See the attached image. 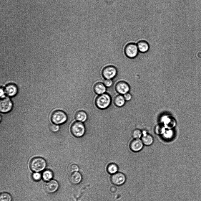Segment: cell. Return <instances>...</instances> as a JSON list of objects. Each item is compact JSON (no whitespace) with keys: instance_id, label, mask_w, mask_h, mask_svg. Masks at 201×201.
<instances>
[{"instance_id":"cell-19","label":"cell","mask_w":201,"mask_h":201,"mask_svg":"<svg viewBox=\"0 0 201 201\" xmlns=\"http://www.w3.org/2000/svg\"><path fill=\"white\" fill-rule=\"evenodd\" d=\"M118 169L117 165L114 163L109 164L107 167V171L110 174H113L116 173Z\"/></svg>"},{"instance_id":"cell-23","label":"cell","mask_w":201,"mask_h":201,"mask_svg":"<svg viewBox=\"0 0 201 201\" xmlns=\"http://www.w3.org/2000/svg\"><path fill=\"white\" fill-rule=\"evenodd\" d=\"M79 169L78 166L76 164H71L68 168L69 171L71 173L78 172Z\"/></svg>"},{"instance_id":"cell-9","label":"cell","mask_w":201,"mask_h":201,"mask_svg":"<svg viewBox=\"0 0 201 201\" xmlns=\"http://www.w3.org/2000/svg\"><path fill=\"white\" fill-rule=\"evenodd\" d=\"M144 146L141 139H133L129 142V147L132 151L137 152L142 150Z\"/></svg>"},{"instance_id":"cell-6","label":"cell","mask_w":201,"mask_h":201,"mask_svg":"<svg viewBox=\"0 0 201 201\" xmlns=\"http://www.w3.org/2000/svg\"><path fill=\"white\" fill-rule=\"evenodd\" d=\"M117 74L116 68L112 65L105 67L102 71V75L105 79H112L116 76Z\"/></svg>"},{"instance_id":"cell-2","label":"cell","mask_w":201,"mask_h":201,"mask_svg":"<svg viewBox=\"0 0 201 201\" xmlns=\"http://www.w3.org/2000/svg\"><path fill=\"white\" fill-rule=\"evenodd\" d=\"M112 98L110 95L107 93H104L97 96L95 100L96 106L100 109H105L110 105Z\"/></svg>"},{"instance_id":"cell-11","label":"cell","mask_w":201,"mask_h":201,"mask_svg":"<svg viewBox=\"0 0 201 201\" xmlns=\"http://www.w3.org/2000/svg\"><path fill=\"white\" fill-rule=\"evenodd\" d=\"M59 187V184L56 180L51 179L46 183L44 188L45 191L48 193H52L55 192Z\"/></svg>"},{"instance_id":"cell-7","label":"cell","mask_w":201,"mask_h":201,"mask_svg":"<svg viewBox=\"0 0 201 201\" xmlns=\"http://www.w3.org/2000/svg\"><path fill=\"white\" fill-rule=\"evenodd\" d=\"M115 88L116 92L123 95L130 92V86L129 84L124 81H120L117 83Z\"/></svg>"},{"instance_id":"cell-1","label":"cell","mask_w":201,"mask_h":201,"mask_svg":"<svg viewBox=\"0 0 201 201\" xmlns=\"http://www.w3.org/2000/svg\"><path fill=\"white\" fill-rule=\"evenodd\" d=\"M69 129L72 134L77 138L83 136L86 132V128L84 123L76 121L75 119L70 125Z\"/></svg>"},{"instance_id":"cell-27","label":"cell","mask_w":201,"mask_h":201,"mask_svg":"<svg viewBox=\"0 0 201 201\" xmlns=\"http://www.w3.org/2000/svg\"><path fill=\"white\" fill-rule=\"evenodd\" d=\"M123 95L126 101H130L132 99V95L129 92L126 93Z\"/></svg>"},{"instance_id":"cell-24","label":"cell","mask_w":201,"mask_h":201,"mask_svg":"<svg viewBox=\"0 0 201 201\" xmlns=\"http://www.w3.org/2000/svg\"><path fill=\"white\" fill-rule=\"evenodd\" d=\"M59 126L58 125L54 123L51 124L49 126V128L51 131L53 132L58 131L59 129Z\"/></svg>"},{"instance_id":"cell-15","label":"cell","mask_w":201,"mask_h":201,"mask_svg":"<svg viewBox=\"0 0 201 201\" xmlns=\"http://www.w3.org/2000/svg\"><path fill=\"white\" fill-rule=\"evenodd\" d=\"M137 45L140 53H145L148 52L149 50V45L146 41L140 40L138 42Z\"/></svg>"},{"instance_id":"cell-3","label":"cell","mask_w":201,"mask_h":201,"mask_svg":"<svg viewBox=\"0 0 201 201\" xmlns=\"http://www.w3.org/2000/svg\"><path fill=\"white\" fill-rule=\"evenodd\" d=\"M68 116L63 111L57 110L52 113L50 119L52 122L57 124H61L65 123L67 121Z\"/></svg>"},{"instance_id":"cell-13","label":"cell","mask_w":201,"mask_h":201,"mask_svg":"<svg viewBox=\"0 0 201 201\" xmlns=\"http://www.w3.org/2000/svg\"><path fill=\"white\" fill-rule=\"evenodd\" d=\"M142 132L143 135L141 139L144 145L149 146L152 145L154 141V139L153 136L146 132Z\"/></svg>"},{"instance_id":"cell-4","label":"cell","mask_w":201,"mask_h":201,"mask_svg":"<svg viewBox=\"0 0 201 201\" xmlns=\"http://www.w3.org/2000/svg\"><path fill=\"white\" fill-rule=\"evenodd\" d=\"M46 163L45 160L40 157H36L31 160L30 167L31 169L35 172H39L46 167Z\"/></svg>"},{"instance_id":"cell-26","label":"cell","mask_w":201,"mask_h":201,"mask_svg":"<svg viewBox=\"0 0 201 201\" xmlns=\"http://www.w3.org/2000/svg\"><path fill=\"white\" fill-rule=\"evenodd\" d=\"M41 174L38 172H35L33 173L32 175L33 179L36 181L39 180L41 179Z\"/></svg>"},{"instance_id":"cell-25","label":"cell","mask_w":201,"mask_h":201,"mask_svg":"<svg viewBox=\"0 0 201 201\" xmlns=\"http://www.w3.org/2000/svg\"><path fill=\"white\" fill-rule=\"evenodd\" d=\"M103 83L107 88L111 87L113 85V81L112 79H105L103 80Z\"/></svg>"},{"instance_id":"cell-14","label":"cell","mask_w":201,"mask_h":201,"mask_svg":"<svg viewBox=\"0 0 201 201\" xmlns=\"http://www.w3.org/2000/svg\"><path fill=\"white\" fill-rule=\"evenodd\" d=\"M76 111L74 115L75 120L83 123L86 122L88 118L87 113L84 111L82 110H79Z\"/></svg>"},{"instance_id":"cell-22","label":"cell","mask_w":201,"mask_h":201,"mask_svg":"<svg viewBox=\"0 0 201 201\" xmlns=\"http://www.w3.org/2000/svg\"><path fill=\"white\" fill-rule=\"evenodd\" d=\"M12 197L11 195L6 192H3L0 195V201H11Z\"/></svg>"},{"instance_id":"cell-29","label":"cell","mask_w":201,"mask_h":201,"mask_svg":"<svg viewBox=\"0 0 201 201\" xmlns=\"http://www.w3.org/2000/svg\"><path fill=\"white\" fill-rule=\"evenodd\" d=\"M117 190V188L115 186H112L110 188V191L113 193H115L116 192Z\"/></svg>"},{"instance_id":"cell-28","label":"cell","mask_w":201,"mask_h":201,"mask_svg":"<svg viewBox=\"0 0 201 201\" xmlns=\"http://www.w3.org/2000/svg\"><path fill=\"white\" fill-rule=\"evenodd\" d=\"M0 97L2 98H5L6 95L4 89L1 88L0 89Z\"/></svg>"},{"instance_id":"cell-10","label":"cell","mask_w":201,"mask_h":201,"mask_svg":"<svg viewBox=\"0 0 201 201\" xmlns=\"http://www.w3.org/2000/svg\"><path fill=\"white\" fill-rule=\"evenodd\" d=\"M13 103L11 100L8 98H4L1 100L0 111L3 113H6L12 109Z\"/></svg>"},{"instance_id":"cell-18","label":"cell","mask_w":201,"mask_h":201,"mask_svg":"<svg viewBox=\"0 0 201 201\" xmlns=\"http://www.w3.org/2000/svg\"><path fill=\"white\" fill-rule=\"evenodd\" d=\"M113 100L115 105L119 107L124 106L126 102L123 95L120 94L117 95Z\"/></svg>"},{"instance_id":"cell-12","label":"cell","mask_w":201,"mask_h":201,"mask_svg":"<svg viewBox=\"0 0 201 201\" xmlns=\"http://www.w3.org/2000/svg\"><path fill=\"white\" fill-rule=\"evenodd\" d=\"M6 95L9 97L15 96L18 92V88L17 86L13 84H9L7 85L4 88Z\"/></svg>"},{"instance_id":"cell-8","label":"cell","mask_w":201,"mask_h":201,"mask_svg":"<svg viewBox=\"0 0 201 201\" xmlns=\"http://www.w3.org/2000/svg\"><path fill=\"white\" fill-rule=\"evenodd\" d=\"M112 183L113 184L120 186L124 184L126 181L125 175L121 172H117L112 174L110 178Z\"/></svg>"},{"instance_id":"cell-5","label":"cell","mask_w":201,"mask_h":201,"mask_svg":"<svg viewBox=\"0 0 201 201\" xmlns=\"http://www.w3.org/2000/svg\"><path fill=\"white\" fill-rule=\"evenodd\" d=\"M124 52L126 57L131 59L136 58L139 53L137 44L133 42L129 43L125 46Z\"/></svg>"},{"instance_id":"cell-20","label":"cell","mask_w":201,"mask_h":201,"mask_svg":"<svg viewBox=\"0 0 201 201\" xmlns=\"http://www.w3.org/2000/svg\"><path fill=\"white\" fill-rule=\"evenodd\" d=\"M53 176V172L49 170H46L43 172L42 177L44 181H48L52 179Z\"/></svg>"},{"instance_id":"cell-21","label":"cell","mask_w":201,"mask_h":201,"mask_svg":"<svg viewBox=\"0 0 201 201\" xmlns=\"http://www.w3.org/2000/svg\"><path fill=\"white\" fill-rule=\"evenodd\" d=\"M142 135V131L138 128L134 129L131 132L132 136L134 139H141Z\"/></svg>"},{"instance_id":"cell-16","label":"cell","mask_w":201,"mask_h":201,"mask_svg":"<svg viewBox=\"0 0 201 201\" xmlns=\"http://www.w3.org/2000/svg\"><path fill=\"white\" fill-rule=\"evenodd\" d=\"M82 177L81 174L76 172L71 173L69 177V180L70 182L74 185L77 184L81 181Z\"/></svg>"},{"instance_id":"cell-17","label":"cell","mask_w":201,"mask_h":201,"mask_svg":"<svg viewBox=\"0 0 201 201\" xmlns=\"http://www.w3.org/2000/svg\"><path fill=\"white\" fill-rule=\"evenodd\" d=\"M93 89L94 92L98 95L104 93L107 90L106 87L103 83L100 82L95 83Z\"/></svg>"}]
</instances>
